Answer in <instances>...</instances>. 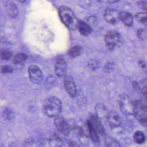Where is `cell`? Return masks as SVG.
I'll return each instance as SVG.
<instances>
[{"instance_id": "6da1fadb", "label": "cell", "mask_w": 147, "mask_h": 147, "mask_svg": "<svg viewBox=\"0 0 147 147\" xmlns=\"http://www.w3.org/2000/svg\"><path fill=\"white\" fill-rule=\"evenodd\" d=\"M59 14L62 22L69 29L75 30L78 28L79 20L71 9L61 6L59 9Z\"/></svg>"}, {"instance_id": "7a4b0ae2", "label": "cell", "mask_w": 147, "mask_h": 147, "mask_svg": "<svg viewBox=\"0 0 147 147\" xmlns=\"http://www.w3.org/2000/svg\"><path fill=\"white\" fill-rule=\"evenodd\" d=\"M43 109L45 114L49 117H56L62 110V104L60 100L56 96L47 98L44 103Z\"/></svg>"}, {"instance_id": "3957f363", "label": "cell", "mask_w": 147, "mask_h": 147, "mask_svg": "<svg viewBox=\"0 0 147 147\" xmlns=\"http://www.w3.org/2000/svg\"><path fill=\"white\" fill-rule=\"evenodd\" d=\"M121 34L115 30L109 31L105 37L106 45L110 51L114 50L116 47H119L122 42Z\"/></svg>"}, {"instance_id": "277c9868", "label": "cell", "mask_w": 147, "mask_h": 147, "mask_svg": "<svg viewBox=\"0 0 147 147\" xmlns=\"http://www.w3.org/2000/svg\"><path fill=\"white\" fill-rule=\"evenodd\" d=\"M119 106L122 113L125 115H134V104L130 97L122 94L119 98Z\"/></svg>"}, {"instance_id": "5b68a950", "label": "cell", "mask_w": 147, "mask_h": 147, "mask_svg": "<svg viewBox=\"0 0 147 147\" xmlns=\"http://www.w3.org/2000/svg\"><path fill=\"white\" fill-rule=\"evenodd\" d=\"M28 74L30 80L35 83H40L43 79V74L40 68L36 65H31L28 68Z\"/></svg>"}, {"instance_id": "8992f818", "label": "cell", "mask_w": 147, "mask_h": 147, "mask_svg": "<svg viewBox=\"0 0 147 147\" xmlns=\"http://www.w3.org/2000/svg\"><path fill=\"white\" fill-rule=\"evenodd\" d=\"M54 123L59 131L61 134L64 136H68L69 134V127L68 122L63 117L59 115L55 117Z\"/></svg>"}, {"instance_id": "52a82bcc", "label": "cell", "mask_w": 147, "mask_h": 147, "mask_svg": "<svg viewBox=\"0 0 147 147\" xmlns=\"http://www.w3.org/2000/svg\"><path fill=\"white\" fill-rule=\"evenodd\" d=\"M64 87L68 94L72 98L77 95V88L73 78L70 76H65L63 80Z\"/></svg>"}, {"instance_id": "ba28073f", "label": "cell", "mask_w": 147, "mask_h": 147, "mask_svg": "<svg viewBox=\"0 0 147 147\" xmlns=\"http://www.w3.org/2000/svg\"><path fill=\"white\" fill-rule=\"evenodd\" d=\"M105 20L111 24H115L120 20V11L114 9H107L105 11Z\"/></svg>"}, {"instance_id": "9c48e42d", "label": "cell", "mask_w": 147, "mask_h": 147, "mask_svg": "<svg viewBox=\"0 0 147 147\" xmlns=\"http://www.w3.org/2000/svg\"><path fill=\"white\" fill-rule=\"evenodd\" d=\"M67 71V64L64 59H58L55 65V71L56 76L59 78L65 77Z\"/></svg>"}, {"instance_id": "30bf717a", "label": "cell", "mask_w": 147, "mask_h": 147, "mask_svg": "<svg viewBox=\"0 0 147 147\" xmlns=\"http://www.w3.org/2000/svg\"><path fill=\"white\" fill-rule=\"evenodd\" d=\"M89 120L99 135L102 136H105L106 135L105 127L101 123L100 119L96 115L91 114L90 115Z\"/></svg>"}, {"instance_id": "8fae6325", "label": "cell", "mask_w": 147, "mask_h": 147, "mask_svg": "<svg viewBox=\"0 0 147 147\" xmlns=\"http://www.w3.org/2000/svg\"><path fill=\"white\" fill-rule=\"evenodd\" d=\"M110 125L114 127H119L122 125V118L120 115L115 111H109L106 117Z\"/></svg>"}, {"instance_id": "7c38bea8", "label": "cell", "mask_w": 147, "mask_h": 147, "mask_svg": "<svg viewBox=\"0 0 147 147\" xmlns=\"http://www.w3.org/2000/svg\"><path fill=\"white\" fill-rule=\"evenodd\" d=\"M74 129L75 133L76 134V135L78 136V138L79 142L83 146H86V145H88L89 142H90L89 137L86 134V133L84 131L83 129L79 126H75Z\"/></svg>"}, {"instance_id": "4fadbf2b", "label": "cell", "mask_w": 147, "mask_h": 147, "mask_svg": "<svg viewBox=\"0 0 147 147\" xmlns=\"http://www.w3.org/2000/svg\"><path fill=\"white\" fill-rule=\"evenodd\" d=\"M120 21L127 27H131L133 25V16L132 14L127 11H120Z\"/></svg>"}, {"instance_id": "5bb4252c", "label": "cell", "mask_w": 147, "mask_h": 147, "mask_svg": "<svg viewBox=\"0 0 147 147\" xmlns=\"http://www.w3.org/2000/svg\"><path fill=\"white\" fill-rule=\"evenodd\" d=\"M86 125L87 129L88 130L89 136L92 142L95 143H98L99 142V137L98 136V133L90 122V120H87L86 122Z\"/></svg>"}, {"instance_id": "9a60e30c", "label": "cell", "mask_w": 147, "mask_h": 147, "mask_svg": "<svg viewBox=\"0 0 147 147\" xmlns=\"http://www.w3.org/2000/svg\"><path fill=\"white\" fill-rule=\"evenodd\" d=\"M78 28L80 33L84 36H89L92 31V29L88 24L80 20H79Z\"/></svg>"}, {"instance_id": "2e32d148", "label": "cell", "mask_w": 147, "mask_h": 147, "mask_svg": "<svg viewBox=\"0 0 147 147\" xmlns=\"http://www.w3.org/2000/svg\"><path fill=\"white\" fill-rule=\"evenodd\" d=\"M95 113L96 115L99 118H106L108 114L109 111L107 110L106 106L102 103H98L95 106Z\"/></svg>"}, {"instance_id": "e0dca14e", "label": "cell", "mask_w": 147, "mask_h": 147, "mask_svg": "<svg viewBox=\"0 0 147 147\" xmlns=\"http://www.w3.org/2000/svg\"><path fill=\"white\" fill-rule=\"evenodd\" d=\"M5 9L7 14L11 17H16L18 15V9L15 4L10 2H7L5 3Z\"/></svg>"}, {"instance_id": "ac0fdd59", "label": "cell", "mask_w": 147, "mask_h": 147, "mask_svg": "<svg viewBox=\"0 0 147 147\" xmlns=\"http://www.w3.org/2000/svg\"><path fill=\"white\" fill-rule=\"evenodd\" d=\"M28 59V56L24 53H17L13 57V63L15 65H23Z\"/></svg>"}, {"instance_id": "d6986e66", "label": "cell", "mask_w": 147, "mask_h": 147, "mask_svg": "<svg viewBox=\"0 0 147 147\" xmlns=\"http://www.w3.org/2000/svg\"><path fill=\"white\" fill-rule=\"evenodd\" d=\"M134 141L138 144H142L146 141V137L144 133L140 130L136 131L133 136Z\"/></svg>"}, {"instance_id": "ffe728a7", "label": "cell", "mask_w": 147, "mask_h": 147, "mask_svg": "<svg viewBox=\"0 0 147 147\" xmlns=\"http://www.w3.org/2000/svg\"><path fill=\"white\" fill-rule=\"evenodd\" d=\"M136 20L139 23L147 26V12L141 11L138 12L135 15Z\"/></svg>"}, {"instance_id": "44dd1931", "label": "cell", "mask_w": 147, "mask_h": 147, "mask_svg": "<svg viewBox=\"0 0 147 147\" xmlns=\"http://www.w3.org/2000/svg\"><path fill=\"white\" fill-rule=\"evenodd\" d=\"M82 51V48L79 45H75L71 48L68 52V55L72 58H75L80 55Z\"/></svg>"}, {"instance_id": "7402d4cb", "label": "cell", "mask_w": 147, "mask_h": 147, "mask_svg": "<svg viewBox=\"0 0 147 147\" xmlns=\"http://www.w3.org/2000/svg\"><path fill=\"white\" fill-rule=\"evenodd\" d=\"M106 147H122L119 142L111 137H106L105 139Z\"/></svg>"}, {"instance_id": "603a6c76", "label": "cell", "mask_w": 147, "mask_h": 147, "mask_svg": "<svg viewBox=\"0 0 147 147\" xmlns=\"http://www.w3.org/2000/svg\"><path fill=\"white\" fill-rule=\"evenodd\" d=\"M136 119L144 126L147 127V113H140L134 115Z\"/></svg>"}, {"instance_id": "cb8c5ba5", "label": "cell", "mask_w": 147, "mask_h": 147, "mask_svg": "<svg viewBox=\"0 0 147 147\" xmlns=\"http://www.w3.org/2000/svg\"><path fill=\"white\" fill-rule=\"evenodd\" d=\"M13 56L12 52L5 48H2L1 50V58L2 60H10Z\"/></svg>"}, {"instance_id": "d4e9b609", "label": "cell", "mask_w": 147, "mask_h": 147, "mask_svg": "<svg viewBox=\"0 0 147 147\" xmlns=\"http://www.w3.org/2000/svg\"><path fill=\"white\" fill-rule=\"evenodd\" d=\"M136 35L140 40L142 41L146 40L147 39V29L142 28L138 29Z\"/></svg>"}, {"instance_id": "484cf974", "label": "cell", "mask_w": 147, "mask_h": 147, "mask_svg": "<svg viewBox=\"0 0 147 147\" xmlns=\"http://www.w3.org/2000/svg\"><path fill=\"white\" fill-rule=\"evenodd\" d=\"M100 65V62L98 59H91L88 63V67L92 71H95L97 69Z\"/></svg>"}, {"instance_id": "4316f807", "label": "cell", "mask_w": 147, "mask_h": 147, "mask_svg": "<svg viewBox=\"0 0 147 147\" xmlns=\"http://www.w3.org/2000/svg\"><path fill=\"white\" fill-rule=\"evenodd\" d=\"M2 115H3V118L7 120L11 119L13 117V113L12 111L11 110V109H10L8 107L4 109Z\"/></svg>"}, {"instance_id": "83f0119b", "label": "cell", "mask_w": 147, "mask_h": 147, "mask_svg": "<svg viewBox=\"0 0 147 147\" xmlns=\"http://www.w3.org/2000/svg\"><path fill=\"white\" fill-rule=\"evenodd\" d=\"M38 144V141H36V140L33 138H30L26 141L25 147H37Z\"/></svg>"}, {"instance_id": "f1b7e54d", "label": "cell", "mask_w": 147, "mask_h": 147, "mask_svg": "<svg viewBox=\"0 0 147 147\" xmlns=\"http://www.w3.org/2000/svg\"><path fill=\"white\" fill-rule=\"evenodd\" d=\"M137 6L140 9L147 12V0H142L137 2Z\"/></svg>"}, {"instance_id": "f546056e", "label": "cell", "mask_w": 147, "mask_h": 147, "mask_svg": "<svg viewBox=\"0 0 147 147\" xmlns=\"http://www.w3.org/2000/svg\"><path fill=\"white\" fill-rule=\"evenodd\" d=\"M14 70V68L9 65H4L1 67V73L2 74L11 73Z\"/></svg>"}, {"instance_id": "4dcf8cb0", "label": "cell", "mask_w": 147, "mask_h": 147, "mask_svg": "<svg viewBox=\"0 0 147 147\" xmlns=\"http://www.w3.org/2000/svg\"><path fill=\"white\" fill-rule=\"evenodd\" d=\"M114 68V64L113 62H108L104 67V71L106 72H111Z\"/></svg>"}, {"instance_id": "1f68e13d", "label": "cell", "mask_w": 147, "mask_h": 147, "mask_svg": "<svg viewBox=\"0 0 147 147\" xmlns=\"http://www.w3.org/2000/svg\"><path fill=\"white\" fill-rule=\"evenodd\" d=\"M55 80H56L54 76H53L52 75H50L47 78L45 84H47V86L52 85L54 83V82H55Z\"/></svg>"}, {"instance_id": "d6a6232c", "label": "cell", "mask_w": 147, "mask_h": 147, "mask_svg": "<svg viewBox=\"0 0 147 147\" xmlns=\"http://www.w3.org/2000/svg\"><path fill=\"white\" fill-rule=\"evenodd\" d=\"M67 143L69 147H80V146L78 145L76 142L71 140H67Z\"/></svg>"}, {"instance_id": "836d02e7", "label": "cell", "mask_w": 147, "mask_h": 147, "mask_svg": "<svg viewBox=\"0 0 147 147\" xmlns=\"http://www.w3.org/2000/svg\"><path fill=\"white\" fill-rule=\"evenodd\" d=\"M138 64L142 69H144V70L146 69V68H147V63L145 62V61H144L143 60H139Z\"/></svg>"}, {"instance_id": "e575fe53", "label": "cell", "mask_w": 147, "mask_h": 147, "mask_svg": "<svg viewBox=\"0 0 147 147\" xmlns=\"http://www.w3.org/2000/svg\"><path fill=\"white\" fill-rule=\"evenodd\" d=\"M132 86H133V89L135 90V91H140L141 90V88H140V86L139 85V84L136 82V81H134L132 83Z\"/></svg>"}, {"instance_id": "d590c367", "label": "cell", "mask_w": 147, "mask_h": 147, "mask_svg": "<svg viewBox=\"0 0 147 147\" xmlns=\"http://www.w3.org/2000/svg\"><path fill=\"white\" fill-rule=\"evenodd\" d=\"M141 93L144 95V96L147 98V86H144L141 89Z\"/></svg>"}, {"instance_id": "8d00e7d4", "label": "cell", "mask_w": 147, "mask_h": 147, "mask_svg": "<svg viewBox=\"0 0 147 147\" xmlns=\"http://www.w3.org/2000/svg\"><path fill=\"white\" fill-rule=\"evenodd\" d=\"M119 0H107L108 2L109 3H116L117 2H118Z\"/></svg>"}, {"instance_id": "74e56055", "label": "cell", "mask_w": 147, "mask_h": 147, "mask_svg": "<svg viewBox=\"0 0 147 147\" xmlns=\"http://www.w3.org/2000/svg\"><path fill=\"white\" fill-rule=\"evenodd\" d=\"M9 147H17V146L16 145H10Z\"/></svg>"}, {"instance_id": "f35d334b", "label": "cell", "mask_w": 147, "mask_h": 147, "mask_svg": "<svg viewBox=\"0 0 147 147\" xmlns=\"http://www.w3.org/2000/svg\"><path fill=\"white\" fill-rule=\"evenodd\" d=\"M18 1H20V2H25L26 0H18Z\"/></svg>"}]
</instances>
